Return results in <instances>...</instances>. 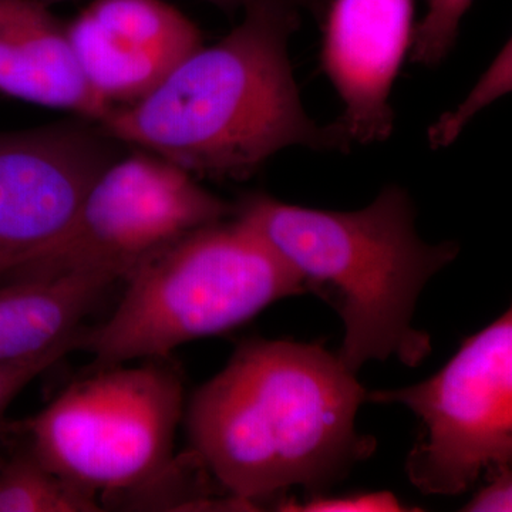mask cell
I'll use <instances>...</instances> for the list:
<instances>
[{"label":"cell","mask_w":512,"mask_h":512,"mask_svg":"<svg viewBox=\"0 0 512 512\" xmlns=\"http://www.w3.org/2000/svg\"><path fill=\"white\" fill-rule=\"evenodd\" d=\"M355 376L322 346L247 340L192 394V453L254 510L295 485L319 493L375 451L356 433L367 392Z\"/></svg>","instance_id":"obj_1"},{"label":"cell","mask_w":512,"mask_h":512,"mask_svg":"<svg viewBox=\"0 0 512 512\" xmlns=\"http://www.w3.org/2000/svg\"><path fill=\"white\" fill-rule=\"evenodd\" d=\"M299 8L258 0L215 45L185 57L153 92L114 107L99 126L131 148L197 177L244 180L291 146L349 150L338 123L319 126L303 109L288 56Z\"/></svg>","instance_id":"obj_2"},{"label":"cell","mask_w":512,"mask_h":512,"mask_svg":"<svg viewBox=\"0 0 512 512\" xmlns=\"http://www.w3.org/2000/svg\"><path fill=\"white\" fill-rule=\"evenodd\" d=\"M234 217L255 231L345 325L338 352L349 372L394 356L417 366L430 336L413 326L424 286L456 259L454 242L431 245L416 231L412 200L390 185L359 211H323L251 194Z\"/></svg>","instance_id":"obj_3"},{"label":"cell","mask_w":512,"mask_h":512,"mask_svg":"<svg viewBox=\"0 0 512 512\" xmlns=\"http://www.w3.org/2000/svg\"><path fill=\"white\" fill-rule=\"evenodd\" d=\"M184 414L180 373L168 359L97 369L70 384L35 416L8 424L9 436L84 493L109 500L167 494L170 510L202 511L215 495L194 453L174 457Z\"/></svg>","instance_id":"obj_4"},{"label":"cell","mask_w":512,"mask_h":512,"mask_svg":"<svg viewBox=\"0 0 512 512\" xmlns=\"http://www.w3.org/2000/svg\"><path fill=\"white\" fill-rule=\"evenodd\" d=\"M123 282L113 315L77 332L76 350L93 355L96 369L170 359L184 343L238 328L272 303L306 291L301 276L235 217L188 232Z\"/></svg>","instance_id":"obj_5"},{"label":"cell","mask_w":512,"mask_h":512,"mask_svg":"<svg viewBox=\"0 0 512 512\" xmlns=\"http://www.w3.org/2000/svg\"><path fill=\"white\" fill-rule=\"evenodd\" d=\"M131 150L94 180L62 237L3 282L80 271H109L124 281L171 242L234 215V205L202 188L188 171Z\"/></svg>","instance_id":"obj_6"},{"label":"cell","mask_w":512,"mask_h":512,"mask_svg":"<svg viewBox=\"0 0 512 512\" xmlns=\"http://www.w3.org/2000/svg\"><path fill=\"white\" fill-rule=\"evenodd\" d=\"M373 403H399L423 423L406 460L414 487L431 495L470 490L483 471L512 460V315L508 309L464 340L446 366L400 390L367 392Z\"/></svg>","instance_id":"obj_7"},{"label":"cell","mask_w":512,"mask_h":512,"mask_svg":"<svg viewBox=\"0 0 512 512\" xmlns=\"http://www.w3.org/2000/svg\"><path fill=\"white\" fill-rule=\"evenodd\" d=\"M128 148L82 117L0 133V282L62 237L94 180Z\"/></svg>","instance_id":"obj_8"},{"label":"cell","mask_w":512,"mask_h":512,"mask_svg":"<svg viewBox=\"0 0 512 512\" xmlns=\"http://www.w3.org/2000/svg\"><path fill=\"white\" fill-rule=\"evenodd\" d=\"M323 19L320 62L343 103L336 123L350 143L386 140L390 94L412 47L414 0H332Z\"/></svg>","instance_id":"obj_9"},{"label":"cell","mask_w":512,"mask_h":512,"mask_svg":"<svg viewBox=\"0 0 512 512\" xmlns=\"http://www.w3.org/2000/svg\"><path fill=\"white\" fill-rule=\"evenodd\" d=\"M90 86L136 103L202 46L201 30L164 0H93L66 26Z\"/></svg>","instance_id":"obj_10"},{"label":"cell","mask_w":512,"mask_h":512,"mask_svg":"<svg viewBox=\"0 0 512 512\" xmlns=\"http://www.w3.org/2000/svg\"><path fill=\"white\" fill-rule=\"evenodd\" d=\"M0 92L94 123L114 110L87 82L66 26L42 0H0Z\"/></svg>","instance_id":"obj_11"},{"label":"cell","mask_w":512,"mask_h":512,"mask_svg":"<svg viewBox=\"0 0 512 512\" xmlns=\"http://www.w3.org/2000/svg\"><path fill=\"white\" fill-rule=\"evenodd\" d=\"M109 271H80L0 284V363L43 355L72 342L83 319L114 285Z\"/></svg>","instance_id":"obj_12"},{"label":"cell","mask_w":512,"mask_h":512,"mask_svg":"<svg viewBox=\"0 0 512 512\" xmlns=\"http://www.w3.org/2000/svg\"><path fill=\"white\" fill-rule=\"evenodd\" d=\"M96 497L67 484L22 444L0 467V512L103 511Z\"/></svg>","instance_id":"obj_13"},{"label":"cell","mask_w":512,"mask_h":512,"mask_svg":"<svg viewBox=\"0 0 512 512\" xmlns=\"http://www.w3.org/2000/svg\"><path fill=\"white\" fill-rule=\"evenodd\" d=\"M471 3L473 0H427L426 15L414 26L410 47L413 62L436 66L446 59Z\"/></svg>","instance_id":"obj_14"},{"label":"cell","mask_w":512,"mask_h":512,"mask_svg":"<svg viewBox=\"0 0 512 512\" xmlns=\"http://www.w3.org/2000/svg\"><path fill=\"white\" fill-rule=\"evenodd\" d=\"M511 90V49L505 47L490 69L481 77L473 92L456 110L441 117L429 131V140L433 147H446L456 140L468 120L484 109L491 101Z\"/></svg>","instance_id":"obj_15"},{"label":"cell","mask_w":512,"mask_h":512,"mask_svg":"<svg viewBox=\"0 0 512 512\" xmlns=\"http://www.w3.org/2000/svg\"><path fill=\"white\" fill-rule=\"evenodd\" d=\"M76 350V339L63 343L43 355L18 360V362L0 363V467L5 461L3 440L8 436V424L5 421L6 410L23 389L40 373L59 362L67 353Z\"/></svg>","instance_id":"obj_16"},{"label":"cell","mask_w":512,"mask_h":512,"mask_svg":"<svg viewBox=\"0 0 512 512\" xmlns=\"http://www.w3.org/2000/svg\"><path fill=\"white\" fill-rule=\"evenodd\" d=\"M281 511L303 512H392L403 511L406 508L400 504L396 495L390 493H367L346 495V497L326 498L316 495L306 503L284 501L278 504Z\"/></svg>","instance_id":"obj_17"},{"label":"cell","mask_w":512,"mask_h":512,"mask_svg":"<svg viewBox=\"0 0 512 512\" xmlns=\"http://www.w3.org/2000/svg\"><path fill=\"white\" fill-rule=\"evenodd\" d=\"M490 483L478 491L476 497L463 508L468 512L512 510V474L510 466L491 470Z\"/></svg>","instance_id":"obj_18"},{"label":"cell","mask_w":512,"mask_h":512,"mask_svg":"<svg viewBox=\"0 0 512 512\" xmlns=\"http://www.w3.org/2000/svg\"><path fill=\"white\" fill-rule=\"evenodd\" d=\"M42 2L49 5L50 2H62V0H42ZM205 2H210L212 5L225 10V12H232V10L239 8L245 9L248 5H251V3L258 2V0H205ZM286 2L293 3V5L298 6L299 9L309 10V12L315 13L318 18L323 16L326 6H328V0H286Z\"/></svg>","instance_id":"obj_19"}]
</instances>
